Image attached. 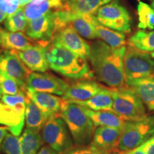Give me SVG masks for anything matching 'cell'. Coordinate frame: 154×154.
I'll use <instances>...</instances> for the list:
<instances>
[{"label":"cell","instance_id":"obj_46","mask_svg":"<svg viewBox=\"0 0 154 154\" xmlns=\"http://www.w3.org/2000/svg\"><path fill=\"white\" fill-rule=\"evenodd\" d=\"M2 51L1 50H0V57H1V55H2Z\"/></svg>","mask_w":154,"mask_h":154},{"label":"cell","instance_id":"obj_44","mask_svg":"<svg viewBox=\"0 0 154 154\" xmlns=\"http://www.w3.org/2000/svg\"><path fill=\"white\" fill-rule=\"evenodd\" d=\"M151 57H153V59H154V51H153V52H152V53L151 54Z\"/></svg>","mask_w":154,"mask_h":154},{"label":"cell","instance_id":"obj_40","mask_svg":"<svg viewBox=\"0 0 154 154\" xmlns=\"http://www.w3.org/2000/svg\"><path fill=\"white\" fill-rule=\"evenodd\" d=\"M7 18V15L4 12L2 9L1 7H0V24H1L2 22H3L4 21H5Z\"/></svg>","mask_w":154,"mask_h":154},{"label":"cell","instance_id":"obj_10","mask_svg":"<svg viewBox=\"0 0 154 154\" xmlns=\"http://www.w3.org/2000/svg\"><path fill=\"white\" fill-rule=\"evenodd\" d=\"M64 26L59 10H57L28 22L25 34L31 39L40 41L41 43L49 42L58 31Z\"/></svg>","mask_w":154,"mask_h":154},{"label":"cell","instance_id":"obj_47","mask_svg":"<svg viewBox=\"0 0 154 154\" xmlns=\"http://www.w3.org/2000/svg\"><path fill=\"white\" fill-rule=\"evenodd\" d=\"M153 79H154V71H153Z\"/></svg>","mask_w":154,"mask_h":154},{"label":"cell","instance_id":"obj_37","mask_svg":"<svg viewBox=\"0 0 154 154\" xmlns=\"http://www.w3.org/2000/svg\"><path fill=\"white\" fill-rule=\"evenodd\" d=\"M37 154H59L57 152H56L54 150L49 147L48 146H44L41 148L39 151L38 152Z\"/></svg>","mask_w":154,"mask_h":154},{"label":"cell","instance_id":"obj_31","mask_svg":"<svg viewBox=\"0 0 154 154\" xmlns=\"http://www.w3.org/2000/svg\"><path fill=\"white\" fill-rule=\"evenodd\" d=\"M0 89L3 94L15 95L19 93H26V91L14 79L0 72Z\"/></svg>","mask_w":154,"mask_h":154},{"label":"cell","instance_id":"obj_7","mask_svg":"<svg viewBox=\"0 0 154 154\" xmlns=\"http://www.w3.org/2000/svg\"><path fill=\"white\" fill-rule=\"evenodd\" d=\"M154 59L149 53L128 44L124 58V74L126 85L140 79L153 76Z\"/></svg>","mask_w":154,"mask_h":154},{"label":"cell","instance_id":"obj_39","mask_svg":"<svg viewBox=\"0 0 154 154\" xmlns=\"http://www.w3.org/2000/svg\"><path fill=\"white\" fill-rule=\"evenodd\" d=\"M32 0H18L19 7H24L28 4L32 2Z\"/></svg>","mask_w":154,"mask_h":154},{"label":"cell","instance_id":"obj_35","mask_svg":"<svg viewBox=\"0 0 154 154\" xmlns=\"http://www.w3.org/2000/svg\"><path fill=\"white\" fill-rule=\"evenodd\" d=\"M146 141L142 143L141 145L138 146V147L131 150V151H127L126 153L123 154H146Z\"/></svg>","mask_w":154,"mask_h":154},{"label":"cell","instance_id":"obj_11","mask_svg":"<svg viewBox=\"0 0 154 154\" xmlns=\"http://www.w3.org/2000/svg\"><path fill=\"white\" fill-rule=\"evenodd\" d=\"M51 41L61 44L75 54L88 60L91 51V45L82 38L72 25L68 24L61 28Z\"/></svg>","mask_w":154,"mask_h":154},{"label":"cell","instance_id":"obj_9","mask_svg":"<svg viewBox=\"0 0 154 154\" xmlns=\"http://www.w3.org/2000/svg\"><path fill=\"white\" fill-rule=\"evenodd\" d=\"M96 17L100 24L111 29L122 33H129L131 31V17L117 0H113L99 8Z\"/></svg>","mask_w":154,"mask_h":154},{"label":"cell","instance_id":"obj_29","mask_svg":"<svg viewBox=\"0 0 154 154\" xmlns=\"http://www.w3.org/2000/svg\"><path fill=\"white\" fill-rule=\"evenodd\" d=\"M138 27L141 29H154V9L143 2L138 0Z\"/></svg>","mask_w":154,"mask_h":154},{"label":"cell","instance_id":"obj_3","mask_svg":"<svg viewBox=\"0 0 154 154\" xmlns=\"http://www.w3.org/2000/svg\"><path fill=\"white\" fill-rule=\"evenodd\" d=\"M60 116L68 126L75 146H84L91 143L96 127L84 107L64 100Z\"/></svg>","mask_w":154,"mask_h":154},{"label":"cell","instance_id":"obj_19","mask_svg":"<svg viewBox=\"0 0 154 154\" xmlns=\"http://www.w3.org/2000/svg\"><path fill=\"white\" fill-rule=\"evenodd\" d=\"M113 0H65L61 9L73 15L95 14L99 8Z\"/></svg>","mask_w":154,"mask_h":154},{"label":"cell","instance_id":"obj_45","mask_svg":"<svg viewBox=\"0 0 154 154\" xmlns=\"http://www.w3.org/2000/svg\"><path fill=\"white\" fill-rule=\"evenodd\" d=\"M113 154H119V152H115V153H113Z\"/></svg>","mask_w":154,"mask_h":154},{"label":"cell","instance_id":"obj_36","mask_svg":"<svg viewBox=\"0 0 154 154\" xmlns=\"http://www.w3.org/2000/svg\"><path fill=\"white\" fill-rule=\"evenodd\" d=\"M146 153L154 154V135L149 140H146Z\"/></svg>","mask_w":154,"mask_h":154},{"label":"cell","instance_id":"obj_6","mask_svg":"<svg viewBox=\"0 0 154 154\" xmlns=\"http://www.w3.org/2000/svg\"><path fill=\"white\" fill-rule=\"evenodd\" d=\"M154 135V115L138 121H125L117 151L124 153L138 147Z\"/></svg>","mask_w":154,"mask_h":154},{"label":"cell","instance_id":"obj_22","mask_svg":"<svg viewBox=\"0 0 154 154\" xmlns=\"http://www.w3.org/2000/svg\"><path fill=\"white\" fill-rule=\"evenodd\" d=\"M93 111H113L112 88L104 86L99 93L84 101H72Z\"/></svg>","mask_w":154,"mask_h":154},{"label":"cell","instance_id":"obj_15","mask_svg":"<svg viewBox=\"0 0 154 154\" xmlns=\"http://www.w3.org/2000/svg\"><path fill=\"white\" fill-rule=\"evenodd\" d=\"M16 52L31 72H46L49 68L44 44L32 45L26 49L17 51Z\"/></svg>","mask_w":154,"mask_h":154},{"label":"cell","instance_id":"obj_16","mask_svg":"<svg viewBox=\"0 0 154 154\" xmlns=\"http://www.w3.org/2000/svg\"><path fill=\"white\" fill-rule=\"evenodd\" d=\"M104 87L93 79H80L70 84L62 96L69 101H84L90 99Z\"/></svg>","mask_w":154,"mask_h":154},{"label":"cell","instance_id":"obj_34","mask_svg":"<svg viewBox=\"0 0 154 154\" xmlns=\"http://www.w3.org/2000/svg\"><path fill=\"white\" fill-rule=\"evenodd\" d=\"M0 7L9 17L19 8L18 0H0Z\"/></svg>","mask_w":154,"mask_h":154},{"label":"cell","instance_id":"obj_48","mask_svg":"<svg viewBox=\"0 0 154 154\" xmlns=\"http://www.w3.org/2000/svg\"><path fill=\"white\" fill-rule=\"evenodd\" d=\"M119 154H123V153H119Z\"/></svg>","mask_w":154,"mask_h":154},{"label":"cell","instance_id":"obj_17","mask_svg":"<svg viewBox=\"0 0 154 154\" xmlns=\"http://www.w3.org/2000/svg\"><path fill=\"white\" fill-rule=\"evenodd\" d=\"M62 10L63 19L65 24L72 25L74 29L82 37L88 39L97 38L96 34L95 24L97 21L95 14L73 15Z\"/></svg>","mask_w":154,"mask_h":154},{"label":"cell","instance_id":"obj_12","mask_svg":"<svg viewBox=\"0 0 154 154\" xmlns=\"http://www.w3.org/2000/svg\"><path fill=\"white\" fill-rule=\"evenodd\" d=\"M27 88L57 96H63L69 84L54 75L44 72H31L26 81Z\"/></svg>","mask_w":154,"mask_h":154},{"label":"cell","instance_id":"obj_26","mask_svg":"<svg viewBox=\"0 0 154 154\" xmlns=\"http://www.w3.org/2000/svg\"><path fill=\"white\" fill-rule=\"evenodd\" d=\"M96 34L97 38L113 48H119L126 46V36L124 33L104 26L100 24L98 20L95 24Z\"/></svg>","mask_w":154,"mask_h":154},{"label":"cell","instance_id":"obj_42","mask_svg":"<svg viewBox=\"0 0 154 154\" xmlns=\"http://www.w3.org/2000/svg\"><path fill=\"white\" fill-rule=\"evenodd\" d=\"M2 90L1 89H0V99H2Z\"/></svg>","mask_w":154,"mask_h":154},{"label":"cell","instance_id":"obj_1","mask_svg":"<svg viewBox=\"0 0 154 154\" xmlns=\"http://www.w3.org/2000/svg\"><path fill=\"white\" fill-rule=\"evenodd\" d=\"M126 46L113 48L103 41L91 45L88 60L98 81L110 88L126 86L124 74V58Z\"/></svg>","mask_w":154,"mask_h":154},{"label":"cell","instance_id":"obj_18","mask_svg":"<svg viewBox=\"0 0 154 154\" xmlns=\"http://www.w3.org/2000/svg\"><path fill=\"white\" fill-rule=\"evenodd\" d=\"M121 129L109 126H97L94 130L91 144L113 153L118 152Z\"/></svg>","mask_w":154,"mask_h":154},{"label":"cell","instance_id":"obj_2","mask_svg":"<svg viewBox=\"0 0 154 154\" xmlns=\"http://www.w3.org/2000/svg\"><path fill=\"white\" fill-rule=\"evenodd\" d=\"M42 44L45 46L49 68L55 72L75 80L92 79L95 76L86 59L54 41Z\"/></svg>","mask_w":154,"mask_h":154},{"label":"cell","instance_id":"obj_28","mask_svg":"<svg viewBox=\"0 0 154 154\" xmlns=\"http://www.w3.org/2000/svg\"><path fill=\"white\" fill-rule=\"evenodd\" d=\"M128 44L144 52L154 51V30H138L128 38Z\"/></svg>","mask_w":154,"mask_h":154},{"label":"cell","instance_id":"obj_30","mask_svg":"<svg viewBox=\"0 0 154 154\" xmlns=\"http://www.w3.org/2000/svg\"><path fill=\"white\" fill-rule=\"evenodd\" d=\"M28 21L25 16L24 7H19L16 12L7 17L5 22V27L12 32H24L27 26Z\"/></svg>","mask_w":154,"mask_h":154},{"label":"cell","instance_id":"obj_8","mask_svg":"<svg viewBox=\"0 0 154 154\" xmlns=\"http://www.w3.org/2000/svg\"><path fill=\"white\" fill-rule=\"evenodd\" d=\"M41 134L44 143L59 154L66 153L75 146L68 126L61 116L48 119Z\"/></svg>","mask_w":154,"mask_h":154},{"label":"cell","instance_id":"obj_41","mask_svg":"<svg viewBox=\"0 0 154 154\" xmlns=\"http://www.w3.org/2000/svg\"><path fill=\"white\" fill-rule=\"evenodd\" d=\"M45 1V0H32V2L33 3H38V2H42Z\"/></svg>","mask_w":154,"mask_h":154},{"label":"cell","instance_id":"obj_21","mask_svg":"<svg viewBox=\"0 0 154 154\" xmlns=\"http://www.w3.org/2000/svg\"><path fill=\"white\" fill-rule=\"evenodd\" d=\"M65 0H45L38 3L30 2L24 7L26 18L28 22L39 18L44 15L57 10L64 6Z\"/></svg>","mask_w":154,"mask_h":154},{"label":"cell","instance_id":"obj_4","mask_svg":"<svg viewBox=\"0 0 154 154\" xmlns=\"http://www.w3.org/2000/svg\"><path fill=\"white\" fill-rule=\"evenodd\" d=\"M26 98L24 92L15 95L3 94L0 101V124L16 136H20L25 124Z\"/></svg>","mask_w":154,"mask_h":154},{"label":"cell","instance_id":"obj_13","mask_svg":"<svg viewBox=\"0 0 154 154\" xmlns=\"http://www.w3.org/2000/svg\"><path fill=\"white\" fill-rule=\"evenodd\" d=\"M0 72L14 79L25 91L26 81L31 72L18 57L16 51L5 50L0 57Z\"/></svg>","mask_w":154,"mask_h":154},{"label":"cell","instance_id":"obj_32","mask_svg":"<svg viewBox=\"0 0 154 154\" xmlns=\"http://www.w3.org/2000/svg\"><path fill=\"white\" fill-rule=\"evenodd\" d=\"M1 149L5 154H22L20 138L11 134H7Z\"/></svg>","mask_w":154,"mask_h":154},{"label":"cell","instance_id":"obj_23","mask_svg":"<svg viewBox=\"0 0 154 154\" xmlns=\"http://www.w3.org/2000/svg\"><path fill=\"white\" fill-rule=\"evenodd\" d=\"M84 109L95 127L109 126L122 129L125 124L124 119L113 111H93L84 107Z\"/></svg>","mask_w":154,"mask_h":154},{"label":"cell","instance_id":"obj_24","mask_svg":"<svg viewBox=\"0 0 154 154\" xmlns=\"http://www.w3.org/2000/svg\"><path fill=\"white\" fill-rule=\"evenodd\" d=\"M133 88L149 111L154 112V79L153 76L140 79L131 83Z\"/></svg>","mask_w":154,"mask_h":154},{"label":"cell","instance_id":"obj_5","mask_svg":"<svg viewBox=\"0 0 154 154\" xmlns=\"http://www.w3.org/2000/svg\"><path fill=\"white\" fill-rule=\"evenodd\" d=\"M113 111L125 121H138L145 118L146 106L130 86L112 88Z\"/></svg>","mask_w":154,"mask_h":154},{"label":"cell","instance_id":"obj_14","mask_svg":"<svg viewBox=\"0 0 154 154\" xmlns=\"http://www.w3.org/2000/svg\"><path fill=\"white\" fill-rule=\"evenodd\" d=\"M26 95L37 106L46 118L48 119L60 116L63 100L62 98L45 92H40L26 88Z\"/></svg>","mask_w":154,"mask_h":154},{"label":"cell","instance_id":"obj_38","mask_svg":"<svg viewBox=\"0 0 154 154\" xmlns=\"http://www.w3.org/2000/svg\"><path fill=\"white\" fill-rule=\"evenodd\" d=\"M7 131H8V128H7V127L0 126V149H1L2 144L6 136L8 134Z\"/></svg>","mask_w":154,"mask_h":154},{"label":"cell","instance_id":"obj_43","mask_svg":"<svg viewBox=\"0 0 154 154\" xmlns=\"http://www.w3.org/2000/svg\"><path fill=\"white\" fill-rule=\"evenodd\" d=\"M151 6L152 7V8H153L154 9V0L153 2H152L151 4Z\"/></svg>","mask_w":154,"mask_h":154},{"label":"cell","instance_id":"obj_20","mask_svg":"<svg viewBox=\"0 0 154 154\" xmlns=\"http://www.w3.org/2000/svg\"><path fill=\"white\" fill-rule=\"evenodd\" d=\"M30 39L23 32H9L0 27V47L5 50H24L32 45Z\"/></svg>","mask_w":154,"mask_h":154},{"label":"cell","instance_id":"obj_33","mask_svg":"<svg viewBox=\"0 0 154 154\" xmlns=\"http://www.w3.org/2000/svg\"><path fill=\"white\" fill-rule=\"evenodd\" d=\"M111 151H107L96 147V146L88 144L84 146H75L66 153L63 154H113Z\"/></svg>","mask_w":154,"mask_h":154},{"label":"cell","instance_id":"obj_25","mask_svg":"<svg viewBox=\"0 0 154 154\" xmlns=\"http://www.w3.org/2000/svg\"><path fill=\"white\" fill-rule=\"evenodd\" d=\"M47 119L43 114L37 106L26 96V109H25V123L26 128L40 132Z\"/></svg>","mask_w":154,"mask_h":154},{"label":"cell","instance_id":"obj_27","mask_svg":"<svg viewBox=\"0 0 154 154\" xmlns=\"http://www.w3.org/2000/svg\"><path fill=\"white\" fill-rule=\"evenodd\" d=\"M22 154H37L44 143L40 132L25 128L20 138Z\"/></svg>","mask_w":154,"mask_h":154}]
</instances>
